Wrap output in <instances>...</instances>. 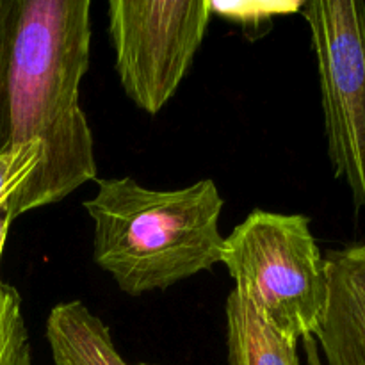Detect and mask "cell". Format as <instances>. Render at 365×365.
I'll use <instances>...</instances> for the list:
<instances>
[{
    "label": "cell",
    "mask_w": 365,
    "mask_h": 365,
    "mask_svg": "<svg viewBox=\"0 0 365 365\" xmlns=\"http://www.w3.org/2000/svg\"><path fill=\"white\" fill-rule=\"evenodd\" d=\"M89 0H0V155L41 157L6 202L9 220L96 178L95 141L78 103L89 68Z\"/></svg>",
    "instance_id": "1"
},
{
    "label": "cell",
    "mask_w": 365,
    "mask_h": 365,
    "mask_svg": "<svg viewBox=\"0 0 365 365\" xmlns=\"http://www.w3.org/2000/svg\"><path fill=\"white\" fill-rule=\"evenodd\" d=\"M225 200L214 180L159 191L132 178H98L84 202L93 220V259L120 291H164L221 262Z\"/></svg>",
    "instance_id": "2"
},
{
    "label": "cell",
    "mask_w": 365,
    "mask_h": 365,
    "mask_svg": "<svg viewBox=\"0 0 365 365\" xmlns=\"http://www.w3.org/2000/svg\"><path fill=\"white\" fill-rule=\"evenodd\" d=\"M221 264L260 319L292 342L317 331L328 267L303 214L255 209L225 237Z\"/></svg>",
    "instance_id": "3"
},
{
    "label": "cell",
    "mask_w": 365,
    "mask_h": 365,
    "mask_svg": "<svg viewBox=\"0 0 365 365\" xmlns=\"http://www.w3.org/2000/svg\"><path fill=\"white\" fill-rule=\"evenodd\" d=\"M299 13L312 36L334 175L365 209V4L310 0Z\"/></svg>",
    "instance_id": "4"
},
{
    "label": "cell",
    "mask_w": 365,
    "mask_h": 365,
    "mask_svg": "<svg viewBox=\"0 0 365 365\" xmlns=\"http://www.w3.org/2000/svg\"><path fill=\"white\" fill-rule=\"evenodd\" d=\"M114 68L128 98L159 114L187 75L210 24L207 0H110Z\"/></svg>",
    "instance_id": "5"
},
{
    "label": "cell",
    "mask_w": 365,
    "mask_h": 365,
    "mask_svg": "<svg viewBox=\"0 0 365 365\" xmlns=\"http://www.w3.org/2000/svg\"><path fill=\"white\" fill-rule=\"evenodd\" d=\"M328 303L314 334L323 365H365V242L327 253Z\"/></svg>",
    "instance_id": "6"
},
{
    "label": "cell",
    "mask_w": 365,
    "mask_h": 365,
    "mask_svg": "<svg viewBox=\"0 0 365 365\" xmlns=\"http://www.w3.org/2000/svg\"><path fill=\"white\" fill-rule=\"evenodd\" d=\"M46 342L56 365H157L128 364L118 353L109 327L78 299L50 310Z\"/></svg>",
    "instance_id": "7"
},
{
    "label": "cell",
    "mask_w": 365,
    "mask_h": 365,
    "mask_svg": "<svg viewBox=\"0 0 365 365\" xmlns=\"http://www.w3.org/2000/svg\"><path fill=\"white\" fill-rule=\"evenodd\" d=\"M228 365H302L298 342L264 323L252 305L232 291L225 303Z\"/></svg>",
    "instance_id": "8"
},
{
    "label": "cell",
    "mask_w": 365,
    "mask_h": 365,
    "mask_svg": "<svg viewBox=\"0 0 365 365\" xmlns=\"http://www.w3.org/2000/svg\"><path fill=\"white\" fill-rule=\"evenodd\" d=\"M0 365H31V342L14 287L0 280Z\"/></svg>",
    "instance_id": "9"
},
{
    "label": "cell",
    "mask_w": 365,
    "mask_h": 365,
    "mask_svg": "<svg viewBox=\"0 0 365 365\" xmlns=\"http://www.w3.org/2000/svg\"><path fill=\"white\" fill-rule=\"evenodd\" d=\"M209 2L210 14L235 21L248 34L250 39H257L269 31L274 16L292 14L302 11L305 2Z\"/></svg>",
    "instance_id": "10"
},
{
    "label": "cell",
    "mask_w": 365,
    "mask_h": 365,
    "mask_svg": "<svg viewBox=\"0 0 365 365\" xmlns=\"http://www.w3.org/2000/svg\"><path fill=\"white\" fill-rule=\"evenodd\" d=\"M39 157H41L39 145H29L16 152L0 155V205H6L11 195L21 187V184L38 166Z\"/></svg>",
    "instance_id": "11"
},
{
    "label": "cell",
    "mask_w": 365,
    "mask_h": 365,
    "mask_svg": "<svg viewBox=\"0 0 365 365\" xmlns=\"http://www.w3.org/2000/svg\"><path fill=\"white\" fill-rule=\"evenodd\" d=\"M302 342H303V349H305L307 362H309V365H323L316 339H314L312 335H309V337H303Z\"/></svg>",
    "instance_id": "12"
},
{
    "label": "cell",
    "mask_w": 365,
    "mask_h": 365,
    "mask_svg": "<svg viewBox=\"0 0 365 365\" xmlns=\"http://www.w3.org/2000/svg\"><path fill=\"white\" fill-rule=\"evenodd\" d=\"M11 220L6 212V205H0V255H2L4 250V242H6V235L7 230H9Z\"/></svg>",
    "instance_id": "13"
}]
</instances>
